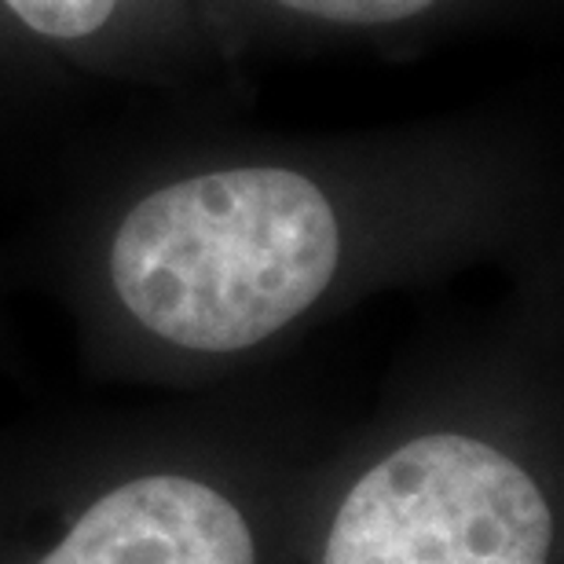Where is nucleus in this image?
Masks as SVG:
<instances>
[{"mask_svg":"<svg viewBox=\"0 0 564 564\" xmlns=\"http://www.w3.org/2000/svg\"><path fill=\"white\" fill-rule=\"evenodd\" d=\"M337 261L334 206L308 176L224 169L137 202L110 246V279L162 341L242 352L308 312Z\"/></svg>","mask_w":564,"mask_h":564,"instance_id":"1","label":"nucleus"},{"mask_svg":"<svg viewBox=\"0 0 564 564\" xmlns=\"http://www.w3.org/2000/svg\"><path fill=\"white\" fill-rule=\"evenodd\" d=\"M554 513L521 462L462 433L397 447L352 484L323 564H550Z\"/></svg>","mask_w":564,"mask_h":564,"instance_id":"2","label":"nucleus"},{"mask_svg":"<svg viewBox=\"0 0 564 564\" xmlns=\"http://www.w3.org/2000/svg\"><path fill=\"white\" fill-rule=\"evenodd\" d=\"M37 564H257V546L228 495L151 473L96 499Z\"/></svg>","mask_w":564,"mask_h":564,"instance_id":"3","label":"nucleus"},{"mask_svg":"<svg viewBox=\"0 0 564 564\" xmlns=\"http://www.w3.org/2000/svg\"><path fill=\"white\" fill-rule=\"evenodd\" d=\"M118 0H8V8L44 37H85L110 19Z\"/></svg>","mask_w":564,"mask_h":564,"instance_id":"4","label":"nucleus"},{"mask_svg":"<svg viewBox=\"0 0 564 564\" xmlns=\"http://www.w3.org/2000/svg\"><path fill=\"white\" fill-rule=\"evenodd\" d=\"M301 15L330 19V22H356V26H381V22H400L419 11L433 8L436 0H279Z\"/></svg>","mask_w":564,"mask_h":564,"instance_id":"5","label":"nucleus"}]
</instances>
